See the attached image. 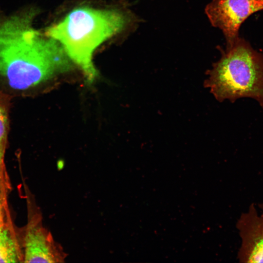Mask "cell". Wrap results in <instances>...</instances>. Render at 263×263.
<instances>
[{
    "label": "cell",
    "instance_id": "6da1fadb",
    "mask_svg": "<svg viewBox=\"0 0 263 263\" xmlns=\"http://www.w3.org/2000/svg\"><path fill=\"white\" fill-rule=\"evenodd\" d=\"M28 16L0 21V90L31 97L57 75L73 68L61 45L42 38Z\"/></svg>",
    "mask_w": 263,
    "mask_h": 263
},
{
    "label": "cell",
    "instance_id": "7a4b0ae2",
    "mask_svg": "<svg viewBox=\"0 0 263 263\" xmlns=\"http://www.w3.org/2000/svg\"><path fill=\"white\" fill-rule=\"evenodd\" d=\"M127 23L125 16L118 11L81 7L48 28L45 35L61 45L91 84L98 75L92 62L94 51L104 41L120 32Z\"/></svg>",
    "mask_w": 263,
    "mask_h": 263
},
{
    "label": "cell",
    "instance_id": "3957f363",
    "mask_svg": "<svg viewBox=\"0 0 263 263\" xmlns=\"http://www.w3.org/2000/svg\"><path fill=\"white\" fill-rule=\"evenodd\" d=\"M205 87L216 99L248 97L255 100L263 110V54L239 38L222 52L220 60L207 72Z\"/></svg>",
    "mask_w": 263,
    "mask_h": 263
},
{
    "label": "cell",
    "instance_id": "277c9868",
    "mask_svg": "<svg viewBox=\"0 0 263 263\" xmlns=\"http://www.w3.org/2000/svg\"><path fill=\"white\" fill-rule=\"evenodd\" d=\"M263 10V0H213L205 9L211 24L220 29L231 46L239 37L242 24L250 15Z\"/></svg>",
    "mask_w": 263,
    "mask_h": 263
},
{
    "label": "cell",
    "instance_id": "5b68a950",
    "mask_svg": "<svg viewBox=\"0 0 263 263\" xmlns=\"http://www.w3.org/2000/svg\"><path fill=\"white\" fill-rule=\"evenodd\" d=\"M24 263L63 262L66 254L54 240L50 232L33 218L21 236Z\"/></svg>",
    "mask_w": 263,
    "mask_h": 263
},
{
    "label": "cell",
    "instance_id": "8992f818",
    "mask_svg": "<svg viewBox=\"0 0 263 263\" xmlns=\"http://www.w3.org/2000/svg\"><path fill=\"white\" fill-rule=\"evenodd\" d=\"M251 204L238 223L242 245L239 253L243 263H263V202Z\"/></svg>",
    "mask_w": 263,
    "mask_h": 263
},
{
    "label": "cell",
    "instance_id": "52a82bcc",
    "mask_svg": "<svg viewBox=\"0 0 263 263\" xmlns=\"http://www.w3.org/2000/svg\"><path fill=\"white\" fill-rule=\"evenodd\" d=\"M23 262L21 236L8 222L0 227V263Z\"/></svg>",
    "mask_w": 263,
    "mask_h": 263
},
{
    "label": "cell",
    "instance_id": "ba28073f",
    "mask_svg": "<svg viewBox=\"0 0 263 263\" xmlns=\"http://www.w3.org/2000/svg\"><path fill=\"white\" fill-rule=\"evenodd\" d=\"M13 98L0 90V173L5 175V155L8 146L10 113Z\"/></svg>",
    "mask_w": 263,
    "mask_h": 263
},
{
    "label": "cell",
    "instance_id": "9c48e42d",
    "mask_svg": "<svg viewBox=\"0 0 263 263\" xmlns=\"http://www.w3.org/2000/svg\"><path fill=\"white\" fill-rule=\"evenodd\" d=\"M9 187L7 175L0 173V227L8 223L6 194Z\"/></svg>",
    "mask_w": 263,
    "mask_h": 263
}]
</instances>
